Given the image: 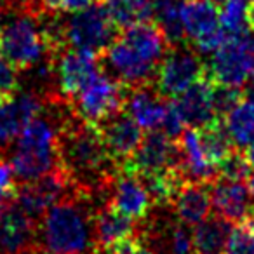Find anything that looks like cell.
I'll list each match as a JSON object with an SVG mask.
<instances>
[{"label": "cell", "instance_id": "cell-35", "mask_svg": "<svg viewBox=\"0 0 254 254\" xmlns=\"http://www.w3.org/2000/svg\"><path fill=\"white\" fill-rule=\"evenodd\" d=\"M246 155H247V159H249V162L253 164V167H254V141L251 143L249 146H247V150H246Z\"/></svg>", "mask_w": 254, "mask_h": 254}, {"label": "cell", "instance_id": "cell-16", "mask_svg": "<svg viewBox=\"0 0 254 254\" xmlns=\"http://www.w3.org/2000/svg\"><path fill=\"white\" fill-rule=\"evenodd\" d=\"M211 202L216 214L232 225L254 218V193L247 181L218 176L211 183Z\"/></svg>", "mask_w": 254, "mask_h": 254}, {"label": "cell", "instance_id": "cell-25", "mask_svg": "<svg viewBox=\"0 0 254 254\" xmlns=\"http://www.w3.org/2000/svg\"><path fill=\"white\" fill-rule=\"evenodd\" d=\"M153 19L171 46L185 42L187 33L181 19V0H153Z\"/></svg>", "mask_w": 254, "mask_h": 254}, {"label": "cell", "instance_id": "cell-11", "mask_svg": "<svg viewBox=\"0 0 254 254\" xmlns=\"http://www.w3.org/2000/svg\"><path fill=\"white\" fill-rule=\"evenodd\" d=\"M180 143L164 131H150L143 138L138 152L120 171L138 174V176H153L171 169H180Z\"/></svg>", "mask_w": 254, "mask_h": 254}, {"label": "cell", "instance_id": "cell-3", "mask_svg": "<svg viewBox=\"0 0 254 254\" xmlns=\"http://www.w3.org/2000/svg\"><path fill=\"white\" fill-rule=\"evenodd\" d=\"M64 120L44 115L32 120L14 141L9 164L19 181L39 180L60 167V138Z\"/></svg>", "mask_w": 254, "mask_h": 254}, {"label": "cell", "instance_id": "cell-42", "mask_svg": "<svg viewBox=\"0 0 254 254\" xmlns=\"http://www.w3.org/2000/svg\"><path fill=\"white\" fill-rule=\"evenodd\" d=\"M251 2H254V0H251Z\"/></svg>", "mask_w": 254, "mask_h": 254}, {"label": "cell", "instance_id": "cell-9", "mask_svg": "<svg viewBox=\"0 0 254 254\" xmlns=\"http://www.w3.org/2000/svg\"><path fill=\"white\" fill-rule=\"evenodd\" d=\"M78 188L70 180L63 167H58L56 171L39 178V180L26 181L21 187H18L14 195V204L21 209L25 214L32 219H42V216L58 204L60 200L66 198Z\"/></svg>", "mask_w": 254, "mask_h": 254}, {"label": "cell", "instance_id": "cell-15", "mask_svg": "<svg viewBox=\"0 0 254 254\" xmlns=\"http://www.w3.org/2000/svg\"><path fill=\"white\" fill-rule=\"evenodd\" d=\"M42 108V98L33 91H18L0 105V152L14 145L23 129L44 112Z\"/></svg>", "mask_w": 254, "mask_h": 254}, {"label": "cell", "instance_id": "cell-21", "mask_svg": "<svg viewBox=\"0 0 254 254\" xmlns=\"http://www.w3.org/2000/svg\"><path fill=\"white\" fill-rule=\"evenodd\" d=\"M176 218L188 226H195L204 221L212 207L211 185L198 181H185L173 200Z\"/></svg>", "mask_w": 254, "mask_h": 254}, {"label": "cell", "instance_id": "cell-30", "mask_svg": "<svg viewBox=\"0 0 254 254\" xmlns=\"http://www.w3.org/2000/svg\"><path fill=\"white\" fill-rule=\"evenodd\" d=\"M219 176L226 178V180H237V181H247L251 174L254 173L253 164L249 162L246 152L240 150H233L218 167Z\"/></svg>", "mask_w": 254, "mask_h": 254}, {"label": "cell", "instance_id": "cell-38", "mask_svg": "<svg viewBox=\"0 0 254 254\" xmlns=\"http://www.w3.org/2000/svg\"><path fill=\"white\" fill-rule=\"evenodd\" d=\"M247 183H249V188H251V190H253V193H254V173L251 174V178H249V180H247Z\"/></svg>", "mask_w": 254, "mask_h": 254}, {"label": "cell", "instance_id": "cell-2", "mask_svg": "<svg viewBox=\"0 0 254 254\" xmlns=\"http://www.w3.org/2000/svg\"><path fill=\"white\" fill-rule=\"evenodd\" d=\"M85 191H73L40 219L37 240L44 254H96V205Z\"/></svg>", "mask_w": 254, "mask_h": 254}, {"label": "cell", "instance_id": "cell-7", "mask_svg": "<svg viewBox=\"0 0 254 254\" xmlns=\"http://www.w3.org/2000/svg\"><path fill=\"white\" fill-rule=\"evenodd\" d=\"M205 77L214 84L228 87H244L254 78V58L251 47V37L226 35L225 42L212 53L205 64Z\"/></svg>", "mask_w": 254, "mask_h": 254}, {"label": "cell", "instance_id": "cell-22", "mask_svg": "<svg viewBox=\"0 0 254 254\" xmlns=\"http://www.w3.org/2000/svg\"><path fill=\"white\" fill-rule=\"evenodd\" d=\"M232 232V223L221 216H211L195 225L193 249L195 254H225L228 237Z\"/></svg>", "mask_w": 254, "mask_h": 254}, {"label": "cell", "instance_id": "cell-23", "mask_svg": "<svg viewBox=\"0 0 254 254\" xmlns=\"http://www.w3.org/2000/svg\"><path fill=\"white\" fill-rule=\"evenodd\" d=\"M112 21L119 30L138 23L153 21V0H103Z\"/></svg>", "mask_w": 254, "mask_h": 254}, {"label": "cell", "instance_id": "cell-19", "mask_svg": "<svg viewBox=\"0 0 254 254\" xmlns=\"http://www.w3.org/2000/svg\"><path fill=\"white\" fill-rule=\"evenodd\" d=\"M155 84L127 87L126 112L138 122L145 131H153L162 127L169 101H166Z\"/></svg>", "mask_w": 254, "mask_h": 254}, {"label": "cell", "instance_id": "cell-33", "mask_svg": "<svg viewBox=\"0 0 254 254\" xmlns=\"http://www.w3.org/2000/svg\"><path fill=\"white\" fill-rule=\"evenodd\" d=\"M94 0H40V4L49 12L56 14H73L89 7Z\"/></svg>", "mask_w": 254, "mask_h": 254}, {"label": "cell", "instance_id": "cell-17", "mask_svg": "<svg viewBox=\"0 0 254 254\" xmlns=\"http://www.w3.org/2000/svg\"><path fill=\"white\" fill-rule=\"evenodd\" d=\"M173 105L185 126L190 129H200L219 120L214 105V82L209 77H202L180 96L173 98Z\"/></svg>", "mask_w": 254, "mask_h": 254}, {"label": "cell", "instance_id": "cell-29", "mask_svg": "<svg viewBox=\"0 0 254 254\" xmlns=\"http://www.w3.org/2000/svg\"><path fill=\"white\" fill-rule=\"evenodd\" d=\"M188 225L181 223L178 219L176 223L169 225L166 228V251L167 254H195V249H193V235L191 232L187 228Z\"/></svg>", "mask_w": 254, "mask_h": 254}, {"label": "cell", "instance_id": "cell-27", "mask_svg": "<svg viewBox=\"0 0 254 254\" xmlns=\"http://www.w3.org/2000/svg\"><path fill=\"white\" fill-rule=\"evenodd\" d=\"M249 9L251 0H226L223 4L219 19L226 35H247L251 32Z\"/></svg>", "mask_w": 254, "mask_h": 254}, {"label": "cell", "instance_id": "cell-34", "mask_svg": "<svg viewBox=\"0 0 254 254\" xmlns=\"http://www.w3.org/2000/svg\"><path fill=\"white\" fill-rule=\"evenodd\" d=\"M108 254H157V253L153 249H150V247L139 239V235H136V237L124 240V242L117 244Z\"/></svg>", "mask_w": 254, "mask_h": 254}, {"label": "cell", "instance_id": "cell-24", "mask_svg": "<svg viewBox=\"0 0 254 254\" xmlns=\"http://www.w3.org/2000/svg\"><path fill=\"white\" fill-rule=\"evenodd\" d=\"M198 131V138H200V145L207 159L211 160L214 166L219 167V164L235 150V143L232 141L226 126L223 119L216 120V122L204 126Z\"/></svg>", "mask_w": 254, "mask_h": 254}, {"label": "cell", "instance_id": "cell-6", "mask_svg": "<svg viewBox=\"0 0 254 254\" xmlns=\"http://www.w3.org/2000/svg\"><path fill=\"white\" fill-rule=\"evenodd\" d=\"M126 98L127 85L101 70L75 98H71V105L80 120L101 124L126 110Z\"/></svg>", "mask_w": 254, "mask_h": 254}, {"label": "cell", "instance_id": "cell-10", "mask_svg": "<svg viewBox=\"0 0 254 254\" xmlns=\"http://www.w3.org/2000/svg\"><path fill=\"white\" fill-rule=\"evenodd\" d=\"M185 33L198 53H214L226 39L219 12L211 0H181Z\"/></svg>", "mask_w": 254, "mask_h": 254}, {"label": "cell", "instance_id": "cell-37", "mask_svg": "<svg viewBox=\"0 0 254 254\" xmlns=\"http://www.w3.org/2000/svg\"><path fill=\"white\" fill-rule=\"evenodd\" d=\"M4 9H2V0H0V37H2V30H4Z\"/></svg>", "mask_w": 254, "mask_h": 254}, {"label": "cell", "instance_id": "cell-40", "mask_svg": "<svg viewBox=\"0 0 254 254\" xmlns=\"http://www.w3.org/2000/svg\"><path fill=\"white\" fill-rule=\"evenodd\" d=\"M251 47H253V58H254V39H251Z\"/></svg>", "mask_w": 254, "mask_h": 254}, {"label": "cell", "instance_id": "cell-14", "mask_svg": "<svg viewBox=\"0 0 254 254\" xmlns=\"http://www.w3.org/2000/svg\"><path fill=\"white\" fill-rule=\"evenodd\" d=\"M96 126H98L99 134L105 141L110 157L119 166V169H122L138 152L139 145L145 138L143 129L126 110L103 120L101 124H96Z\"/></svg>", "mask_w": 254, "mask_h": 254}, {"label": "cell", "instance_id": "cell-28", "mask_svg": "<svg viewBox=\"0 0 254 254\" xmlns=\"http://www.w3.org/2000/svg\"><path fill=\"white\" fill-rule=\"evenodd\" d=\"M225 254H254V218L232 226Z\"/></svg>", "mask_w": 254, "mask_h": 254}, {"label": "cell", "instance_id": "cell-26", "mask_svg": "<svg viewBox=\"0 0 254 254\" xmlns=\"http://www.w3.org/2000/svg\"><path fill=\"white\" fill-rule=\"evenodd\" d=\"M235 146H249L254 141V101L244 99L223 119Z\"/></svg>", "mask_w": 254, "mask_h": 254}, {"label": "cell", "instance_id": "cell-32", "mask_svg": "<svg viewBox=\"0 0 254 254\" xmlns=\"http://www.w3.org/2000/svg\"><path fill=\"white\" fill-rule=\"evenodd\" d=\"M16 174L9 160H0V211L14 200L16 195Z\"/></svg>", "mask_w": 254, "mask_h": 254}, {"label": "cell", "instance_id": "cell-13", "mask_svg": "<svg viewBox=\"0 0 254 254\" xmlns=\"http://www.w3.org/2000/svg\"><path fill=\"white\" fill-rule=\"evenodd\" d=\"M105 204L127 218L141 221L155 205L145 181L138 174L120 171L110 183Z\"/></svg>", "mask_w": 254, "mask_h": 254}, {"label": "cell", "instance_id": "cell-12", "mask_svg": "<svg viewBox=\"0 0 254 254\" xmlns=\"http://www.w3.org/2000/svg\"><path fill=\"white\" fill-rule=\"evenodd\" d=\"M101 71L99 54L68 47L58 53L54 61V80L64 98L71 99Z\"/></svg>", "mask_w": 254, "mask_h": 254}, {"label": "cell", "instance_id": "cell-39", "mask_svg": "<svg viewBox=\"0 0 254 254\" xmlns=\"http://www.w3.org/2000/svg\"><path fill=\"white\" fill-rule=\"evenodd\" d=\"M211 2H214L216 5H223L226 2V0H211Z\"/></svg>", "mask_w": 254, "mask_h": 254}, {"label": "cell", "instance_id": "cell-1", "mask_svg": "<svg viewBox=\"0 0 254 254\" xmlns=\"http://www.w3.org/2000/svg\"><path fill=\"white\" fill-rule=\"evenodd\" d=\"M60 166L75 187L89 195H103L120 173L105 146L96 124L64 120L60 138Z\"/></svg>", "mask_w": 254, "mask_h": 254}, {"label": "cell", "instance_id": "cell-5", "mask_svg": "<svg viewBox=\"0 0 254 254\" xmlns=\"http://www.w3.org/2000/svg\"><path fill=\"white\" fill-rule=\"evenodd\" d=\"M120 30L112 21L105 2H92L89 7L68 16L61 21L63 46L89 51L101 56L106 47L117 39Z\"/></svg>", "mask_w": 254, "mask_h": 254}, {"label": "cell", "instance_id": "cell-31", "mask_svg": "<svg viewBox=\"0 0 254 254\" xmlns=\"http://www.w3.org/2000/svg\"><path fill=\"white\" fill-rule=\"evenodd\" d=\"M19 91V70L0 54V94L5 99L12 98Z\"/></svg>", "mask_w": 254, "mask_h": 254}, {"label": "cell", "instance_id": "cell-36", "mask_svg": "<svg viewBox=\"0 0 254 254\" xmlns=\"http://www.w3.org/2000/svg\"><path fill=\"white\" fill-rule=\"evenodd\" d=\"M249 21H251V30L254 32V2H251V9H249Z\"/></svg>", "mask_w": 254, "mask_h": 254}, {"label": "cell", "instance_id": "cell-4", "mask_svg": "<svg viewBox=\"0 0 254 254\" xmlns=\"http://www.w3.org/2000/svg\"><path fill=\"white\" fill-rule=\"evenodd\" d=\"M60 47L51 35L49 25L33 12H16L4 23L0 37V54L7 58L18 70H28L44 63L47 54L58 53Z\"/></svg>", "mask_w": 254, "mask_h": 254}, {"label": "cell", "instance_id": "cell-41", "mask_svg": "<svg viewBox=\"0 0 254 254\" xmlns=\"http://www.w3.org/2000/svg\"><path fill=\"white\" fill-rule=\"evenodd\" d=\"M4 101H7V99H5V98H4V96L0 94V105H2V103H4Z\"/></svg>", "mask_w": 254, "mask_h": 254}, {"label": "cell", "instance_id": "cell-18", "mask_svg": "<svg viewBox=\"0 0 254 254\" xmlns=\"http://www.w3.org/2000/svg\"><path fill=\"white\" fill-rule=\"evenodd\" d=\"M37 221L14 202L0 211V254H28L37 242Z\"/></svg>", "mask_w": 254, "mask_h": 254}, {"label": "cell", "instance_id": "cell-20", "mask_svg": "<svg viewBox=\"0 0 254 254\" xmlns=\"http://www.w3.org/2000/svg\"><path fill=\"white\" fill-rule=\"evenodd\" d=\"M139 235L136 228V221L120 212L113 211L112 207L101 202L96 205L94 212V240L98 253L108 254L117 244L131 237Z\"/></svg>", "mask_w": 254, "mask_h": 254}, {"label": "cell", "instance_id": "cell-8", "mask_svg": "<svg viewBox=\"0 0 254 254\" xmlns=\"http://www.w3.org/2000/svg\"><path fill=\"white\" fill-rule=\"evenodd\" d=\"M205 77V64L191 47L171 46L155 73V85L164 98H176Z\"/></svg>", "mask_w": 254, "mask_h": 254}]
</instances>
